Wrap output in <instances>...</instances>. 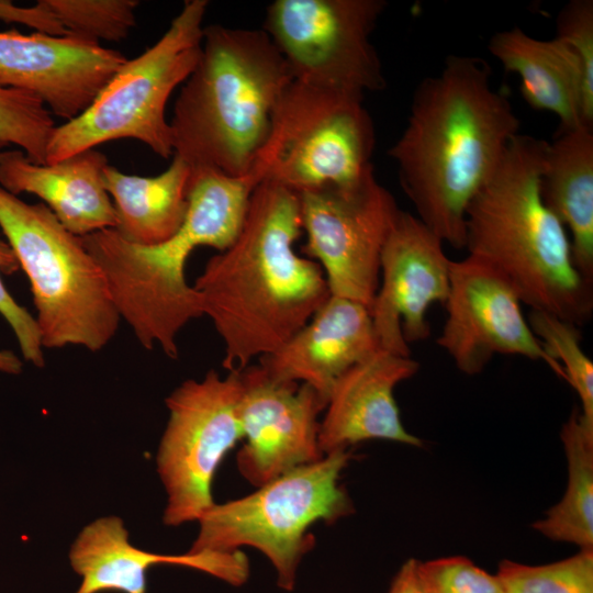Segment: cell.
Here are the masks:
<instances>
[{"label": "cell", "mask_w": 593, "mask_h": 593, "mask_svg": "<svg viewBox=\"0 0 593 593\" xmlns=\"http://www.w3.org/2000/svg\"><path fill=\"white\" fill-rule=\"evenodd\" d=\"M374 126L362 96L293 80L254 165L264 180L299 194L353 186L374 174Z\"/></svg>", "instance_id": "obj_9"}, {"label": "cell", "mask_w": 593, "mask_h": 593, "mask_svg": "<svg viewBox=\"0 0 593 593\" xmlns=\"http://www.w3.org/2000/svg\"><path fill=\"white\" fill-rule=\"evenodd\" d=\"M107 157L88 149L52 164H36L14 148L0 152V187L38 197L72 234L114 228L115 211L103 184Z\"/></svg>", "instance_id": "obj_20"}, {"label": "cell", "mask_w": 593, "mask_h": 593, "mask_svg": "<svg viewBox=\"0 0 593 593\" xmlns=\"http://www.w3.org/2000/svg\"><path fill=\"white\" fill-rule=\"evenodd\" d=\"M491 67L447 56L415 89L407 123L388 155L417 217L444 243L465 248L466 213L492 176L521 122Z\"/></svg>", "instance_id": "obj_1"}, {"label": "cell", "mask_w": 593, "mask_h": 593, "mask_svg": "<svg viewBox=\"0 0 593 593\" xmlns=\"http://www.w3.org/2000/svg\"><path fill=\"white\" fill-rule=\"evenodd\" d=\"M349 450L292 469L240 499L214 503L199 519L190 552H230L253 547L277 573V584L293 590L303 557L314 547L310 527L350 515L353 502L340 485Z\"/></svg>", "instance_id": "obj_8"}, {"label": "cell", "mask_w": 593, "mask_h": 593, "mask_svg": "<svg viewBox=\"0 0 593 593\" xmlns=\"http://www.w3.org/2000/svg\"><path fill=\"white\" fill-rule=\"evenodd\" d=\"M547 141L518 133L466 213L469 255L500 271L522 303L578 327L593 312L592 283L573 264L567 230L540 192Z\"/></svg>", "instance_id": "obj_4"}, {"label": "cell", "mask_w": 593, "mask_h": 593, "mask_svg": "<svg viewBox=\"0 0 593 593\" xmlns=\"http://www.w3.org/2000/svg\"><path fill=\"white\" fill-rule=\"evenodd\" d=\"M0 20L7 23H21L40 33L57 36L67 35L44 0L37 1L32 7H19L10 1H0Z\"/></svg>", "instance_id": "obj_32"}, {"label": "cell", "mask_w": 593, "mask_h": 593, "mask_svg": "<svg viewBox=\"0 0 593 593\" xmlns=\"http://www.w3.org/2000/svg\"><path fill=\"white\" fill-rule=\"evenodd\" d=\"M126 59L74 35L0 31V87L34 94L66 122L93 102Z\"/></svg>", "instance_id": "obj_16"}, {"label": "cell", "mask_w": 593, "mask_h": 593, "mask_svg": "<svg viewBox=\"0 0 593 593\" xmlns=\"http://www.w3.org/2000/svg\"><path fill=\"white\" fill-rule=\"evenodd\" d=\"M546 205L570 232L571 253L582 277L593 281V125L559 130L547 143L540 178Z\"/></svg>", "instance_id": "obj_22"}, {"label": "cell", "mask_w": 593, "mask_h": 593, "mask_svg": "<svg viewBox=\"0 0 593 593\" xmlns=\"http://www.w3.org/2000/svg\"><path fill=\"white\" fill-rule=\"evenodd\" d=\"M384 0H276L262 30L293 80L362 96L387 86L371 35Z\"/></svg>", "instance_id": "obj_10"}, {"label": "cell", "mask_w": 593, "mask_h": 593, "mask_svg": "<svg viewBox=\"0 0 593 593\" xmlns=\"http://www.w3.org/2000/svg\"><path fill=\"white\" fill-rule=\"evenodd\" d=\"M23 370L22 360L10 350H0V371L9 374H20Z\"/></svg>", "instance_id": "obj_34"}, {"label": "cell", "mask_w": 593, "mask_h": 593, "mask_svg": "<svg viewBox=\"0 0 593 593\" xmlns=\"http://www.w3.org/2000/svg\"><path fill=\"white\" fill-rule=\"evenodd\" d=\"M19 269L14 251L0 235V314L13 331L24 360L42 368L45 365L44 347L35 317L13 299L2 281V275L9 276Z\"/></svg>", "instance_id": "obj_31"}, {"label": "cell", "mask_w": 593, "mask_h": 593, "mask_svg": "<svg viewBox=\"0 0 593 593\" xmlns=\"http://www.w3.org/2000/svg\"><path fill=\"white\" fill-rule=\"evenodd\" d=\"M380 349L369 309L329 295L289 340L259 357L258 365L276 380L312 387L327 404L335 382Z\"/></svg>", "instance_id": "obj_19"}, {"label": "cell", "mask_w": 593, "mask_h": 593, "mask_svg": "<svg viewBox=\"0 0 593 593\" xmlns=\"http://www.w3.org/2000/svg\"><path fill=\"white\" fill-rule=\"evenodd\" d=\"M56 127L52 113L34 94L0 87V149L15 146L30 160L46 164V149Z\"/></svg>", "instance_id": "obj_27"}, {"label": "cell", "mask_w": 593, "mask_h": 593, "mask_svg": "<svg viewBox=\"0 0 593 593\" xmlns=\"http://www.w3.org/2000/svg\"><path fill=\"white\" fill-rule=\"evenodd\" d=\"M237 415L244 446L237 468L258 488L324 457L318 445L325 400L305 383L279 381L257 365L239 370Z\"/></svg>", "instance_id": "obj_14"}, {"label": "cell", "mask_w": 593, "mask_h": 593, "mask_svg": "<svg viewBox=\"0 0 593 593\" xmlns=\"http://www.w3.org/2000/svg\"><path fill=\"white\" fill-rule=\"evenodd\" d=\"M418 369L419 363L411 356L382 349L348 369L335 382L320 423L323 455L349 450L371 439L423 446L402 424L394 398L395 387Z\"/></svg>", "instance_id": "obj_18"}, {"label": "cell", "mask_w": 593, "mask_h": 593, "mask_svg": "<svg viewBox=\"0 0 593 593\" xmlns=\"http://www.w3.org/2000/svg\"><path fill=\"white\" fill-rule=\"evenodd\" d=\"M560 437L568 463L567 488L533 528L551 540L593 549V424L574 409Z\"/></svg>", "instance_id": "obj_24"}, {"label": "cell", "mask_w": 593, "mask_h": 593, "mask_svg": "<svg viewBox=\"0 0 593 593\" xmlns=\"http://www.w3.org/2000/svg\"><path fill=\"white\" fill-rule=\"evenodd\" d=\"M104 188L113 199L114 231L128 243L149 246L166 242L184 222L191 169L174 156L154 177L126 175L111 165L103 170Z\"/></svg>", "instance_id": "obj_23"}, {"label": "cell", "mask_w": 593, "mask_h": 593, "mask_svg": "<svg viewBox=\"0 0 593 593\" xmlns=\"http://www.w3.org/2000/svg\"><path fill=\"white\" fill-rule=\"evenodd\" d=\"M417 571L428 593H504L496 574L463 556L418 561Z\"/></svg>", "instance_id": "obj_29"}, {"label": "cell", "mask_w": 593, "mask_h": 593, "mask_svg": "<svg viewBox=\"0 0 593 593\" xmlns=\"http://www.w3.org/2000/svg\"><path fill=\"white\" fill-rule=\"evenodd\" d=\"M556 36L567 43L580 63L585 122L593 125V1L566 3L557 16Z\"/></svg>", "instance_id": "obj_30"}, {"label": "cell", "mask_w": 593, "mask_h": 593, "mask_svg": "<svg viewBox=\"0 0 593 593\" xmlns=\"http://www.w3.org/2000/svg\"><path fill=\"white\" fill-rule=\"evenodd\" d=\"M67 35L121 42L136 25V0H44Z\"/></svg>", "instance_id": "obj_28"}, {"label": "cell", "mask_w": 593, "mask_h": 593, "mask_svg": "<svg viewBox=\"0 0 593 593\" xmlns=\"http://www.w3.org/2000/svg\"><path fill=\"white\" fill-rule=\"evenodd\" d=\"M69 560L81 578L76 593H147V573L158 564L192 568L235 586L249 575L248 559L240 550L159 555L135 547L116 516L85 526L71 545Z\"/></svg>", "instance_id": "obj_17"}, {"label": "cell", "mask_w": 593, "mask_h": 593, "mask_svg": "<svg viewBox=\"0 0 593 593\" xmlns=\"http://www.w3.org/2000/svg\"><path fill=\"white\" fill-rule=\"evenodd\" d=\"M0 231L30 281L43 347L103 349L121 317L81 237L44 203H26L1 187Z\"/></svg>", "instance_id": "obj_6"}, {"label": "cell", "mask_w": 593, "mask_h": 593, "mask_svg": "<svg viewBox=\"0 0 593 593\" xmlns=\"http://www.w3.org/2000/svg\"><path fill=\"white\" fill-rule=\"evenodd\" d=\"M443 243L417 216L401 211L381 253L370 309L382 350L409 357V343L429 336L427 310L445 304L449 292L451 260Z\"/></svg>", "instance_id": "obj_15"}, {"label": "cell", "mask_w": 593, "mask_h": 593, "mask_svg": "<svg viewBox=\"0 0 593 593\" xmlns=\"http://www.w3.org/2000/svg\"><path fill=\"white\" fill-rule=\"evenodd\" d=\"M261 181L253 168L243 176L191 172L184 222L160 244H132L113 228L81 237L105 277L121 320L145 349L158 346L167 357H178L180 331L203 315L200 294L186 279L187 260L198 247L222 251L232 245Z\"/></svg>", "instance_id": "obj_3"}, {"label": "cell", "mask_w": 593, "mask_h": 593, "mask_svg": "<svg viewBox=\"0 0 593 593\" xmlns=\"http://www.w3.org/2000/svg\"><path fill=\"white\" fill-rule=\"evenodd\" d=\"M417 562L411 558L402 564L388 593H428L419 578Z\"/></svg>", "instance_id": "obj_33"}, {"label": "cell", "mask_w": 593, "mask_h": 593, "mask_svg": "<svg viewBox=\"0 0 593 593\" xmlns=\"http://www.w3.org/2000/svg\"><path fill=\"white\" fill-rule=\"evenodd\" d=\"M511 282L483 259L468 255L450 262L447 318L436 343L468 376L480 373L496 354L545 362L567 381L558 361L544 349L522 312Z\"/></svg>", "instance_id": "obj_13"}, {"label": "cell", "mask_w": 593, "mask_h": 593, "mask_svg": "<svg viewBox=\"0 0 593 593\" xmlns=\"http://www.w3.org/2000/svg\"><path fill=\"white\" fill-rule=\"evenodd\" d=\"M292 74L264 30L204 27L199 60L169 121L174 156L191 172H249Z\"/></svg>", "instance_id": "obj_5"}, {"label": "cell", "mask_w": 593, "mask_h": 593, "mask_svg": "<svg viewBox=\"0 0 593 593\" xmlns=\"http://www.w3.org/2000/svg\"><path fill=\"white\" fill-rule=\"evenodd\" d=\"M303 253L324 271L331 295L370 311L383 246L402 210L374 174L347 187L299 193Z\"/></svg>", "instance_id": "obj_12"}, {"label": "cell", "mask_w": 593, "mask_h": 593, "mask_svg": "<svg viewBox=\"0 0 593 593\" xmlns=\"http://www.w3.org/2000/svg\"><path fill=\"white\" fill-rule=\"evenodd\" d=\"M488 49L506 71L519 76L533 109L556 114L559 130L586 123L580 63L561 38L538 40L515 26L494 33Z\"/></svg>", "instance_id": "obj_21"}, {"label": "cell", "mask_w": 593, "mask_h": 593, "mask_svg": "<svg viewBox=\"0 0 593 593\" xmlns=\"http://www.w3.org/2000/svg\"><path fill=\"white\" fill-rule=\"evenodd\" d=\"M208 7L206 0L184 1L154 45L126 59L81 114L54 128L46 164L122 138L138 141L163 158L174 155L166 105L199 60Z\"/></svg>", "instance_id": "obj_7"}, {"label": "cell", "mask_w": 593, "mask_h": 593, "mask_svg": "<svg viewBox=\"0 0 593 593\" xmlns=\"http://www.w3.org/2000/svg\"><path fill=\"white\" fill-rule=\"evenodd\" d=\"M239 392V370L222 377L212 369L201 380H186L166 398L169 417L156 457L167 494L166 526L198 522L215 503L214 474L242 439Z\"/></svg>", "instance_id": "obj_11"}, {"label": "cell", "mask_w": 593, "mask_h": 593, "mask_svg": "<svg viewBox=\"0 0 593 593\" xmlns=\"http://www.w3.org/2000/svg\"><path fill=\"white\" fill-rule=\"evenodd\" d=\"M495 574L504 593H593V549L536 566L502 560Z\"/></svg>", "instance_id": "obj_25"}, {"label": "cell", "mask_w": 593, "mask_h": 593, "mask_svg": "<svg viewBox=\"0 0 593 593\" xmlns=\"http://www.w3.org/2000/svg\"><path fill=\"white\" fill-rule=\"evenodd\" d=\"M528 325L546 353L562 367L581 401L582 418L593 424V363L581 347L579 327L552 314L532 310Z\"/></svg>", "instance_id": "obj_26"}, {"label": "cell", "mask_w": 593, "mask_h": 593, "mask_svg": "<svg viewBox=\"0 0 593 593\" xmlns=\"http://www.w3.org/2000/svg\"><path fill=\"white\" fill-rule=\"evenodd\" d=\"M302 231L299 194L264 180L235 240L195 279L203 315L223 342L226 370L277 350L331 295L318 264L293 247Z\"/></svg>", "instance_id": "obj_2"}]
</instances>
